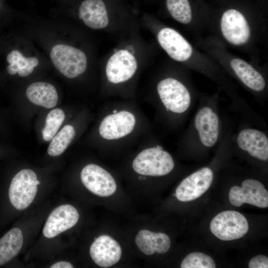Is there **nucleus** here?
Returning a JSON list of instances; mask_svg holds the SVG:
<instances>
[{"label": "nucleus", "mask_w": 268, "mask_h": 268, "mask_svg": "<svg viewBox=\"0 0 268 268\" xmlns=\"http://www.w3.org/2000/svg\"><path fill=\"white\" fill-rule=\"evenodd\" d=\"M7 62L15 65L18 68L17 73L21 77L30 75L34 68L39 64L38 59L35 57H25L17 50H14L10 52L6 57Z\"/></svg>", "instance_id": "5701e85b"}, {"label": "nucleus", "mask_w": 268, "mask_h": 268, "mask_svg": "<svg viewBox=\"0 0 268 268\" xmlns=\"http://www.w3.org/2000/svg\"><path fill=\"white\" fill-rule=\"evenodd\" d=\"M167 9L172 16L184 24L192 19L191 8L188 0H166Z\"/></svg>", "instance_id": "393cba45"}, {"label": "nucleus", "mask_w": 268, "mask_h": 268, "mask_svg": "<svg viewBox=\"0 0 268 268\" xmlns=\"http://www.w3.org/2000/svg\"><path fill=\"white\" fill-rule=\"evenodd\" d=\"M248 267L249 268H268V258L263 255L256 256L250 261Z\"/></svg>", "instance_id": "bb28decb"}, {"label": "nucleus", "mask_w": 268, "mask_h": 268, "mask_svg": "<svg viewBox=\"0 0 268 268\" xmlns=\"http://www.w3.org/2000/svg\"><path fill=\"white\" fill-rule=\"evenodd\" d=\"M135 242L139 249L146 255H151L155 253L164 254L168 251L171 246V241L167 234L146 229L138 232Z\"/></svg>", "instance_id": "a211bd4d"}, {"label": "nucleus", "mask_w": 268, "mask_h": 268, "mask_svg": "<svg viewBox=\"0 0 268 268\" xmlns=\"http://www.w3.org/2000/svg\"><path fill=\"white\" fill-rule=\"evenodd\" d=\"M51 268H72L73 265L68 262L61 261L52 265Z\"/></svg>", "instance_id": "cd10ccee"}, {"label": "nucleus", "mask_w": 268, "mask_h": 268, "mask_svg": "<svg viewBox=\"0 0 268 268\" xmlns=\"http://www.w3.org/2000/svg\"><path fill=\"white\" fill-rule=\"evenodd\" d=\"M246 218L241 213L227 210L216 215L211 221L212 233L223 241H231L245 235L249 230Z\"/></svg>", "instance_id": "20e7f679"}, {"label": "nucleus", "mask_w": 268, "mask_h": 268, "mask_svg": "<svg viewBox=\"0 0 268 268\" xmlns=\"http://www.w3.org/2000/svg\"><path fill=\"white\" fill-rule=\"evenodd\" d=\"M229 200L230 203L236 206L249 203L266 208L268 206V192L261 182L248 179L242 182L241 187L235 186L230 189Z\"/></svg>", "instance_id": "6e6552de"}, {"label": "nucleus", "mask_w": 268, "mask_h": 268, "mask_svg": "<svg viewBox=\"0 0 268 268\" xmlns=\"http://www.w3.org/2000/svg\"><path fill=\"white\" fill-rule=\"evenodd\" d=\"M220 28L224 37L233 45L245 44L250 39L248 22L243 14L236 9H230L223 13Z\"/></svg>", "instance_id": "9d476101"}, {"label": "nucleus", "mask_w": 268, "mask_h": 268, "mask_svg": "<svg viewBox=\"0 0 268 268\" xmlns=\"http://www.w3.org/2000/svg\"><path fill=\"white\" fill-rule=\"evenodd\" d=\"M79 217V213L73 206L60 205L49 215L43 229V234L47 238H54L73 227L77 223Z\"/></svg>", "instance_id": "f8f14e48"}, {"label": "nucleus", "mask_w": 268, "mask_h": 268, "mask_svg": "<svg viewBox=\"0 0 268 268\" xmlns=\"http://www.w3.org/2000/svg\"><path fill=\"white\" fill-rule=\"evenodd\" d=\"M7 70L9 74L15 75L16 73H17L18 68L15 65L13 64H10L7 67Z\"/></svg>", "instance_id": "c85d7f7f"}, {"label": "nucleus", "mask_w": 268, "mask_h": 268, "mask_svg": "<svg viewBox=\"0 0 268 268\" xmlns=\"http://www.w3.org/2000/svg\"><path fill=\"white\" fill-rule=\"evenodd\" d=\"M213 179L212 171L203 167L185 178L176 190L175 196L183 202L196 200L210 187Z\"/></svg>", "instance_id": "1a4fd4ad"}, {"label": "nucleus", "mask_w": 268, "mask_h": 268, "mask_svg": "<svg viewBox=\"0 0 268 268\" xmlns=\"http://www.w3.org/2000/svg\"><path fill=\"white\" fill-rule=\"evenodd\" d=\"M75 136L74 128L70 125L64 126L51 139L48 148V153L52 156L62 154L70 144Z\"/></svg>", "instance_id": "4be33fe9"}, {"label": "nucleus", "mask_w": 268, "mask_h": 268, "mask_svg": "<svg viewBox=\"0 0 268 268\" xmlns=\"http://www.w3.org/2000/svg\"><path fill=\"white\" fill-rule=\"evenodd\" d=\"M137 67L136 61L133 54L126 50L118 51L108 61L106 67V77L113 84L125 82L134 76Z\"/></svg>", "instance_id": "9b49d317"}, {"label": "nucleus", "mask_w": 268, "mask_h": 268, "mask_svg": "<svg viewBox=\"0 0 268 268\" xmlns=\"http://www.w3.org/2000/svg\"><path fill=\"white\" fill-rule=\"evenodd\" d=\"M141 150L132 162L133 170L141 176L159 177L170 173L175 163L171 154L159 146H149Z\"/></svg>", "instance_id": "f03ea898"}, {"label": "nucleus", "mask_w": 268, "mask_h": 268, "mask_svg": "<svg viewBox=\"0 0 268 268\" xmlns=\"http://www.w3.org/2000/svg\"><path fill=\"white\" fill-rule=\"evenodd\" d=\"M36 183L38 185H39L40 184V182L39 180H37L36 181Z\"/></svg>", "instance_id": "7c9ffc66"}, {"label": "nucleus", "mask_w": 268, "mask_h": 268, "mask_svg": "<svg viewBox=\"0 0 268 268\" xmlns=\"http://www.w3.org/2000/svg\"><path fill=\"white\" fill-rule=\"evenodd\" d=\"M79 17L88 27L102 29L109 23L107 9L101 0H85L79 8Z\"/></svg>", "instance_id": "f3484780"}, {"label": "nucleus", "mask_w": 268, "mask_h": 268, "mask_svg": "<svg viewBox=\"0 0 268 268\" xmlns=\"http://www.w3.org/2000/svg\"><path fill=\"white\" fill-rule=\"evenodd\" d=\"M141 119L130 106L116 107L107 112L100 122L98 134L106 145L119 144L138 132Z\"/></svg>", "instance_id": "f257e3e1"}, {"label": "nucleus", "mask_w": 268, "mask_h": 268, "mask_svg": "<svg viewBox=\"0 0 268 268\" xmlns=\"http://www.w3.org/2000/svg\"><path fill=\"white\" fill-rule=\"evenodd\" d=\"M238 146L258 159H268V138L262 132L254 129L241 131L237 137Z\"/></svg>", "instance_id": "dca6fc26"}, {"label": "nucleus", "mask_w": 268, "mask_h": 268, "mask_svg": "<svg viewBox=\"0 0 268 268\" xmlns=\"http://www.w3.org/2000/svg\"><path fill=\"white\" fill-rule=\"evenodd\" d=\"M216 265L213 259L201 252H193L188 254L182 261L181 268H215Z\"/></svg>", "instance_id": "a878e982"}, {"label": "nucleus", "mask_w": 268, "mask_h": 268, "mask_svg": "<svg viewBox=\"0 0 268 268\" xmlns=\"http://www.w3.org/2000/svg\"><path fill=\"white\" fill-rule=\"evenodd\" d=\"M89 253L96 265L106 268L119 261L122 256V249L112 237L103 235L95 239L90 247Z\"/></svg>", "instance_id": "ddd939ff"}, {"label": "nucleus", "mask_w": 268, "mask_h": 268, "mask_svg": "<svg viewBox=\"0 0 268 268\" xmlns=\"http://www.w3.org/2000/svg\"><path fill=\"white\" fill-rule=\"evenodd\" d=\"M162 48L173 59L184 62L192 56L193 50L188 42L178 32L170 28L161 29L157 35Z\"/></svg>", "instance_id": "4468645a"}, {"label": "nucleus", "mask_w": 268, "mask_h": 268, "mask_svg": "<svg viewBox=\"0 0 268 268\" xmlns=\"http://www.w3.org/2000/svg\"><path fill=\"white\" fill-rule=\"evenodd\" d=\"M126 50L127 51H128L129 53H130L131 54H133V53H134V49L131 46H129L127 47Z\"/></svg>", "instance_id": "c756f323"}, {"label": "nucleus", "mask_w": 268, "mask_h": 268, "mask_svg": "<svg viewBox=\"0 0 268 268\" xmlns=\"http://www.w3.org/2000/svg\"><path fill=\"white\" fill-rule=\"evenodd\" d=\"M26 93L31 102L47 109L54 108L58 102V95L55 87L47 82L32 83L27 87Z\"/></svg>", "instance_id": "6ab92c4d"}, {"label": "nucleus", "mask_w": 268, "mask_h": 268, "mask_svg": "<svg viewBox=\"0 0 268 268\" xmlns=\"http://www.w3.org/2000/svg\"><path fill=\"white\" fill-rule=\"evenodd\" d=\"M65 118V113L60 108L54 109L48 113L42 132L43 139L45 141L51 140L62 125Z\"/></svg>", "instance_id": "b1692460"}, {"label": "nucleus", "mask_w": 268, "mask_h": 268, "mask_svg": "<svg viewBox=\"0 0 268 268\" xmlns=\"http://www.w3.org/2000/svg\"><path fill=\"white\" fill-rule=\"evenodd\" d=\"M83 185L93 194L107 197L114 194L117 184L112 175L106 169L95 164L85 166L80 173Z\"/></svg>", "instance_id": "0eeeda50"}, {"label": "nucleus", "mask_w": 268, "mask_h": 268, "mask_svg": "<svg viewBox=\"0 0 268 268\" xmlns=\"http://www.w3.org/2000/svg\"><path fill=\"white\" fill-rule=\"evenodd\" d=\"M195 125L202 144L214 146L219 135V119L213 110L208 107L201 108L195 116Z\"/></svg>", "instance_id": "2eb2a0df"}, {"label": "nucleus", "mask_w": 268, "mask_h": 268, "mask_svg": "<svg viewBox=\"0 0 268 268\" xmlns=\"http://www.w3.org/2000/svg\"><path fill=\"white\" fill-rule=\"evenodd\" d=\"M50 58L56 68L68 78L79 76L86 69L87 58L85 54L70 46L58 44L54 46Z\"/></svg>", "instance_id": "7ed1b4c3"}, {"label": "nucleus", "mask_w": 268, "mask_h": 268, "mask_svg": "<svg viewBox=\"0 0 268 268\" xmlns=\"http://www.w3.org/2000/svg\"><path fill=\"white\" fill-rule=\"evenodd\" d=\"M236 75L248 87L256 91H261L266 86L262 75L252 66L240 59H234L230 63Z\"/></svg>", "instance_id": "aec40b11"}, {"label": "nucleus", "mask_w": 268, "mask_h": 268, "mask_svg": "<svg viewBox=\"0 0 268 268\" xmlns=\"http://www.w3.org/2000/svg\"><path fill=\"white\" fill-rule=\"evenodd\" d=\"M157 92L163 106L172 113L180 114L186 112L191 104L190 94L179 80L167 78L157 86Z\"/></svg>", "instance_id": "423d86ee"}, {"label": "nucleus", "mask_w": 268, "mask_h": 268, "mask_svg": "<svg viewBox=\"0 0 268 268\" xmlns=\"http://www.w3.org/2000/svg\"><path fill=\"white\" fill-rule=\"evenodd\" d=\"M23 242L21 230L14 228L0 239V266L14 258L21 250Z\"/></svg>", "instance_id": "412c9836"}, {"label": "nucleus", "mask_w": 268, "mask_h": 268, "mask_svg": "<svg viewBox=\"0 0 268 268\" xmlns=\"http://www.w3.org/2000/svg\"><path fill=\"white\" fill-rule=\"evenodd\" d=\"M37 177L30 169H22L11 182L8 196L10 203L17 210L27 208L33 201L38 189Z\"/></svg>", "instance_id": "39448f33"}]
</instances>
